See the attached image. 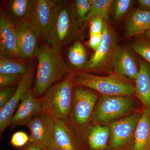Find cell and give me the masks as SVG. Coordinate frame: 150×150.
Masks as SVG:
<instances>
[{
	"mask_svg": "<svg viewBox=\"0 0 150 150\" xmlns=\"http://www.w3.org/2000/svg\"><path fill=\"white\" fill-rule=\"evenodd\" d=\"M132 49L150 64V40L138 41L133 44Z\"/></svg>",
	"mask_w": 150,
	"mask_h": 150,
	"instance_id": "obj_26",
	"label": "cell"
},
{
	"mask_svg": "<svg viewBox=\"0 0 150 150\" xmlns=\"http://www.w3.org/2000/svg\"><path fill=\"white\" fill-rule=\"evenodd\" d=\"M150 29V11L138 10L130 16L126 24V35L130 38Z\"/></svg>",
	"mask_w": 150,
	"mask_h": 150,
	"instance_id": "obj_21",
	"label": "cell"
},
{
	"mask_svg": "<svg viewBox=\"0 0 150 150\" xmlns=\"http://www.w3.org/2000/svg\"><path fill=\"white\" fill-rule=\"evenodd\" d=\"M74 72H70L40 98L42 111L54 120L67 121L72 103Z\"/></svg>",
	"mask_w": 150,
	"mask_h": 150,
	"instance_id": "obj_3",
	"label": "cell"
},
{
	"mask_svg": "<svg viewBox=\"0 0 150 150\" xmlns=\"http://www.w3.org/2000/svg\"><path fill=\"white\" fill-rule=\"evenodd\" d=\"M54 121V139L50 150H77L76 137L68 122Z\"/></svg>",
	"mask_w": 150,
	"mask_h": 150,
	"instance_id": "obj_16",
	"label": "cell"
},
{
	"mask_svg": "<svg viewBox=\"0 0 150 150\" xmlns=\"http://www.w3.org/2000/svg\"><path fill=\"white\" fill-rule=\"evenodd\" d=\"M98 98L93 91L75 86L68 122L76 137L86 133L90 128Z\"/></svg>",
	"mask_w": 150,
	"mask_h": 150,
	"instance_id": "obj_5",
	"label": "cell"
},
{
	"mask_svg": "<svg viewBox=\"0 0 150 150\" xmlns=\"http://www.w3.org/2000/svg\"><path fill=\"white\" fill-rule=\"evenodd\" d=\"M26 126L30 132L29 142L50 150L54 139V119L42 111L33 116Z\"/></svg>",
	"mask_w": 150,
	"mask_h": 150,
	"instance_id": "obj_9",
	"label": "cell"
},
{
	"mask_svg": "<svg viewBox=\"0 0 150 150\" xmlns=\"http://www.w3.org/2000/svg\"><path fill=\"white\" fill-rule=\"evenodd\" d=\"M35 58L37 64L32 90L34 96L40 98L71 71L62 53L48 43H40Z\"/></svg>",
	"mask_w": 150,
	"mask_h": 150,
	"instance_id": "obj_1",
	"label": "cell"
},
{
	"mask_svg": "<svg viewBox=\"0 0 150 150\" xmlns=\"http://www.w3.org/2000/svg\"><path fill=\"white\" fill-rule=\"evenodd\" d=\"M16 26L19 50L22 58L26 61H32L35 58L39 49L40 35L31 23Z\"/></svg>",
	"mask_w": 150,
	"mask_h": 150,
	"instance_id": "obj_13",
	"label": "cell"
},
{
	"mask_svg": "<svg viewBox=\"0 0 150 150\" xmlns=\"http://www.w3.org/2000/svg\"><path fill=\"white\" fill-rule=\"evenodd\" d=\"M142 113L137 112L116 119L108 123L110 129L109 146L112 150L122 149L132 142Z\"/></svg>",
	"mask_w": 150,
	"mask_h": 150,
	"instance_id": "obj_7",
	"label": "cell"
},
{
	"mask_svg": "<svg viewBox=\"0 0 150 150\" xmlns=\"http://www.w3.org/2000/svg\"><path fill=\"white\" fill-rule=\"evenodd\" d=\"M23 59H15L0 54V74L23 75L29 63Z\"/></svg>",
	"mask_w": 150,
	"mask_h": 150,
	"instance_id": "obj_23",
	"label": "cell"
},
{
	"mask_svg": "<svg viewBox=\"0 0 150 150\" xmlns=\"http://www.w3.org/2000/svg\"><path fill=\"white\" fill-rule=\"evenodd\" d=\"M34 59L29 62L27 71L23 76L11 99L0 110V134L1 136L6 128L11 126L12 119L22 97L32 88L35 79L36 64Z\"/></svg>",
	"mask_w": 150,
	"mask_h": 150,
	"instance_id": "obj_8",
	"label": "cell"
},
{
	"mask_svg": "<svg viewBox=\"0 0 150 150\" xmlns=\"http://www.w3.org/2000/svg\"><path fill=\"white\" fill-rule=\"evenodd\" d=\"M42 111L40 98H36L30 89L22 98L12 119L11 127L26 125L33 116Z\"/></svg>",
	"mask_w": 150,
	"mask_h": 150,
	"instance_id": "obj_14",
	"label": "cell"
},
{
	"mask_svg": "<svg viewBox=\"0 0 150 150\" xmlns=\"http://www.w3.org/2000/svg\"><path fill=\"white\" fill-rule=\"evenodd\" d=\"M137 1L143 10L150 11V0H139Z\"/></svg>",
	"mask_w": 150,
	"mask_h": 150,
	"instance_id": "obj_34",
	"label": "cell"
},
{
	"mask_svg": "<svg viewBox=\"0 0 150 150\" xmlns=\"http://www.w3.org/2000/svg\"><path fill=\"white\" fill-rule=\"evenodd\" d=\"M0 54L15 59H23L19 50L16 25L8 13L1 8L0 9Z\"/></svg>",
	"mask_w": 150,
	"mask_h": 150,
	"instance_id": "obj_10",
	"label": "cell"
},
{
	"mask_svg": "<svg viewBox=\"0 0 150 150\" xmlns=\"http://www.w3.org/2000/svg\"><path fill=\"white\" fill-rule=\"evenodd\" d=\"M17 86L6 87L0 88V110L7 104L15 93Z\"/></svg>",
	"mask_w": 150,
	"mask_h": 150,
	"instance_id": "obj_29",
	"label": "cell"
},
{
	"mask_svg": "<svg viewBox=\"0 0 150 150\" xmlns=\"http://www.w3.org/2000/svg\"><path fill=\"white\" fill-rule=\"evenodd\" d=\"M110 129L107 125L94 124L86 133V139L91 150L106 149L109 145Z\"/></svg>",
	"mask_w": 150,
	"mask_h": 150,
	"instance_id": "obj_20",
	"label": "cell"
},
{
	"mask_svg": "<svg viewBox=\"0 0 150 150\" xmlns=\"http://www.w3.org/2000/svg\"><path fill=\"white\" fill-rule=\"evenodd\" d=\"M73 2L56 1L48 42L56 50H62L80 35Z\"/></svg>",
	"mask_w": 150,
	"mask_h": 150,
	"instance_id": "obj_2",
	"label": "cell"
},
{
	"mask_svg": "<svg viewBox=\"0 0 150 150\" xmlns=\"http://www.w3.org/2000/svg\"><path fill=\"white\" fill-rule=\"evenodd\" d=\"M20 150H48L45 148L41 147L37 145L34 144L33 143L29 142L27 145L22 147Z\"/></svg>",
	"mask_w": 150,
	"mask_h": 150,
	"instance_id": "obj_33",
	"label": "cell"
},
{
	"mask_svg": "<svg viewBox=\"0 0 150 150\" xmlns=\"http://www.w3.org/2000/svg\"><path fill=\"white\" fill-rule=\"evenodd\" d=\"M75 86L97 91L103 96H130L135 94V86L126 78L118 75L99 76L87 72L74 73Z\"/></svg>",
	"mask_w": 150,
	"mask_h": 150,
	"instance_id": "obj_4",
	"label": "cell"
},
{
	"mask_svg": "<svg viewBox=\"0 0 150 150\" xmlns=\"http://www.w3.org/2000/svg\"><path fill=\"white\" fill-rule=\"evenodd\" d=\"M146 37L150 40V29L145 33Z\"/></svg>",
	"mask_w": 150,
	"mask_h": 150,
	"instance_id": "obj_35",
	"label": "cell"
},
{
	"mask_svg": "<svg viewBox=\"0 0 150 150\" xmlns=\"http://www.w3.org/2000/svg\"><path fill=\"white\" fill-rule=\"evenodd\" d=\"M91 8L86 21L95 18H100L104 21L107 20L113 1L90 0Z\"/></svg>",
	"mask_w": 150,
	"mask_h": 150,
	"instance_id": "obj_24",
	"label": "cell"
},
{
	"mask_svg": "<svg viewBox=\"0 0 150 150\" xmlns=\"http://www.w3.org/2000/svg\"><path fill=\"white\" fill-rule=\"evenodd\" d=\"M29 136L23 131H19L13 134L11 137V144L17 148L23 147L29 142Z\"/></svg>",
	"mask_w": 150,
	"mask_h": 150,
	"instance_id": "obj_28",
	"label": "cell"
},
{
	"mask_svg": "<svg viewBox=\"0 0 150 150\" xmlns=\"http://www.w3.org/2000/svg\"><path fill=\"white\" fill-rule=\"evenodd\" d=\"M110 62L116 74L136 80L139 71V64L129 49L123 46L115 47Z\"/></svg>",
	"mask_w": 150,
	"mask_h": 150,
	"instance_id": "obj_12",
	"label": "cell"
},
{
	"mask_svg": "<svg viewBox=\"0 0 150 150\" xmlns=\"http://www.w3.org/2000/svg\"><path fill=\"white\" fill-rule=\"evenodd\" d=\"M102 36L103 33L90 35L88 45L95 51L101 43Z\"/></svg>",
	"mask_w": 150,
	"mask_h": 150,
	"instance_id": "obj_32",
	"label": "cell"
},
{
	"mask_svg": "<svg viewBox=\"0 0 150 150\" xmlns=\"http://www.w3.org/2000/svg\"><path fill=\"white\" fill-rule=\"evenodd\" d=\"M33 0H11L6 4L7 11L16 25L31 23Z\"/></svg>",
	"mask_w": 150,
	"mask_h": 150,
	"instance_id": "obj_18",
	"label": "cell"
},
{
	"mask_svg": "<svg viewBox=\"0 0 150 150\" xmlns=\"http://www.w3.org/2000/svg\"><path fill=\"white\" fill-rule=\"evenodd\" d=\"M139 71L136 80L135 94L145 108L150 110V64L140 59Z\"/></svg>",
	"mask_w": 150,
	"mask_h": 150,
	"instance_id": "obj_17",
	"label": "cell"
},
{
	"mask_svg": "<svg viewBox=\"0 0 150 150\" xmlns=\"http://www.w3.org/2000/svg\"><path fill=\"white\" fill-rule=\"evenodd\" d=\"M23 75L0 74V87L17 86Z\"/></svg>",
	"mask_w": 150,
	"mask_h": 150,
	"instance_id": "obj_27",
	"label": "cell"
},
{
	"mask_svg": "<svg viewBox=\"0 0 150 150\" xmlns=\"http://www.w3.org/2000/svg\"><path fill=\"white\" fill-rule=\"evenodd\" d=\"M136 106V103L129 96H103L96 103L92 122L94 124H108L129 115Z\"/></svg>",
	"mask_w": 150,
	"mask_h": 150,
	"instance_id": "obj_6",
	"label": "cell"
},
{
	"mask_svg": "<svg viewBox=\"0 0 150 150\" xmlns=\"http://www.w3.org/2000/svg\"><path fill=\"white\" fill-rule=\"evenodd\" d=\"M131 0H117L115 1L114 13L116 20L121 19L131 6Z\"/></svg>",
	"mask_w": 150,
	"mask_h": 150,
	"instance_id": "obj_30",
	"label": "cell"
},
{
	"mask_svg": "<svg viewBox=\"0 0 150 150\" xmlns=\"http://www.w3.org/2000/svg\"><path fill=\"white\" fill-rule=\"evenodd\" d=\"M69 68L71 71L73 70H84L88 60L84 47L79 40H77L70 46L67 53Z\"/></svg>",
	"mask_w": 150,
	"mask_h": 150,
	"instance_id": "obj_22",
	"label": "cell"
},
{
	"mask_svg": "<svg viewBox=\"0 0 150 150\" xmlns=\"http://www.w3.org/2000/svg\"><path fill=\"white\" fill-rule=\"evenodd\" d=\"M31 23L37 30L40 39L48 42L54 9L55 0H33Z\"/></svg>",
	"mask_w": 150,
	"mask_h": 150,
	"instance_id": "obj_11",
	"label": "cell"
},
{
	"mask_svg": "<svg viewBox=\"0 0 150 150\" xmlns=\"http://www.w3.org/2000/svg\"><path fill=\"white\" fill-rule=\"evenodd\" d=\"M74 11L79 26L86 21L91 8L90 0H76L73 2Z\"/></svg>",
	"mask_w": 150,
	"mask_h": 150,
	"instance_id": "obj_25",
	"label": "cell"
},
{
	"mask_svg": "<svg viewBox=\"0 0 150 150\" xmlns=\"http://www.w3.org/2000/svg\"><path fill=\"white\" fill-rule=\"evenodd\" d=\"M133 150H150V110L145 108L137 123Z\"/></svg>",
	"mask_w": 150,
	"mask_h": 150,
	"instance_id": "obj_19",
	"label": "cell"
},
{
	"mask_svg": "<svg viewBox=\"0 0 150 150\" xmlns=\"http://www.w3.org/2000/svg\"><path fill=\"white\" fill-rule=\"evenodd\" d=\"M105 23L102 19L95 18L90 21L89 28L90 35L102 33L105 26Z\"/></svg>",
	"mask_w": 150,
	"mask_h": 150,
	"instance_id": "obj_31",
	"label": "cell"
},
{
	"mask_svg": "<svg viewBox=\"0 0 150 150\" xmlns=\"http://www.w3.org/2000/svg\"><path fill=\"white\" fill-rule=\"evenodd\" d=\"M115 48V35L106 24L103 33L101 43L93 56L88 60L83 71H88L103 67L108 59H110Z\"/></svg>",
	"mask_w": 150,
	"mask_h": 150,
	"instance_id": "obj_15",
	"label": "cell"
}]
</instances>
